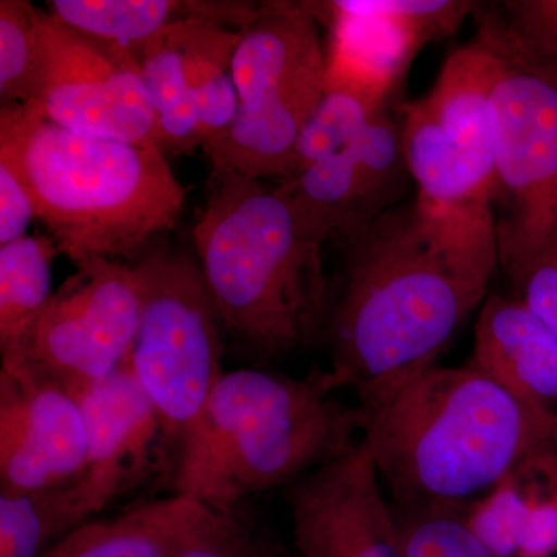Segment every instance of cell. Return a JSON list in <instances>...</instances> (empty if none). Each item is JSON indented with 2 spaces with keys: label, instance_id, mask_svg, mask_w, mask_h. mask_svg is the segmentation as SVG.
I'll use <instances>...</instances> for the list:
<instances>
[{
  "label": "cell",
  "instance_id": "obj_27",
  "mask_svg": "<svg viewBox=\"0 0 557 557\" xmlns=\"http://www.w3.org/2000/svg\"><path fill=\"white\" fill-rule=\"evenodd\" d=\"M530 502L512 478L505 479L485 500L469 509L468 520L475 536L494 557H518L525 533Z\"/></svg>",
  "mask_w": 557,
  "mask_h": 557
},
{
  "label": "cell",
  "instance_id": "obj_5",
  "mask_svg": "<svg viewBox=\"0 0 557 557\" xmlns=\"http://www.w3.org/2000/svg\"><path fill=\"white\" fill-rule=\"evenodd\" d=\"M336 391L330 370L317 368L304 379L223 372L178 450L172 491L230 512L343 456L361 440L364 417Z\"/></svg>",
  "mask_w": 557,
  "mask_h": 557
},
{
  "label": "cell",
  "instance_id": "obj_20",
  "mask_svg": "<svg viewBox=\"0 0 557 557\" xmlns=\"http://www.w3.org/2000/svg\"><path fill=\"white\" fill-rule=\"evenodd\" d=\"M90 519L76 483L39 493H0V557H42Z\"/></svg>",
  "mask_w": 557,
  "mask_h": 557
},
{
  "label": "cell",
  "instance_id": "obj_10",
  "mask_svg": "<svg viewBox=\"0 0 557 557\" xmlns=\"http://www.w3.org/2000/svg\"><path fill=\"white\" fill-rule=\"evenodd\" d=\"M139 317L134 265L91 259L53 293L20 348L0 358L22 359L79 394L129 361Z\"/></svg>",
  "mask_w": 557,
  "mask_h": 557
},
{
  "label": "cell",
  "instance_id": "obj_6",
  "mask_svg": "<svg viewBox=\"0 0 557 557\" xmlns=\"http://www.w3.org/2000/svg\"><path fill=\"white\" fill-rule=\"evenodd\" d=\"M327 60L310 2H263L231 61L239 113L203 146L211 175L287 178L300 131L325 91Z\"/></svg>",
  "mask_w": 557,
  "mask_h": 557
},
{
  "label": "cell",
  "instance_id": "obj_15",
  "mask_svg": "<svg viewBox=\"0 0 557 557\" xmlns=\"http://www.w3.org/2000/svg\"><path fill=\"white\" fill-rule=\"evenodd\" d=\"M410 180L401 116L386 108L346 148L281 183L329 240L346 242L403 203Z\"/></svg>",
  "mask_w": 557,
  "mask_h": 557
},
{
  "label": "cell",
  "instance_id": "obj_26",
  "mask_svg": "<svg viewBox=\"0 0 557 557\" xmlns=\"http://www.w3.org/2000/svg\"><path fill=\"white\" fill-rule=\"evenodd\" d=\"M392 511L405 557H494L469 525V508L392 505Z\"/></svg>",
  "mask_w": 557,
  "mask_h": 557
},
{
  "label": "cell",
  "instance_id": "obj_11",
  "mask_svg": "<svg viewBox=\"0 0 557 557\" xmlns=\"http://www.w3.org/2000/svg\"><path fill=\"white\" fill-rule=\"evenodd\" d=\"M44 79L36 106L65 129L159 146V121L131 47L83 35L47 11L36 14Z\"/></svg>",
  "mask_w": 557,
  "mask_h": 557
},
{
  "label": "cell",
  "instance_id": "obj_16",
  "mask_svg": "<svg viewBox=\"0 0 557 557\" xmlns=\"http://www.w3.org/2000/svg\"><path fill=\"white\" fill-rule=\"evenodd\" d=\"M78 397L89 450L76 485L95 518L153 475H168L171 482L174 456L166 432L129 361Z\"/></svg>",
  "mask_w": 557,
  "mask_h": 557
},
{
  "label": "cell",
  "instance_id": "obj_29",
  "mask_svg": "<svg viewBox=\"0 0 557 557\" xmlns=\"http://www.w3.org/2000/svg\"><path fill=\"white\" fill-rule=\"evenodd\" d=\"M175 557H281L256 528L244 518L240 508L226 512L203 536Z\"/></svg>",
  "mask_w": 557,
  "mask_h": 557
},
{
  "label": "cell",
  "instance_id": "obj_4",
  "mask_svg": "<svg viewBox=\"0 0 557 557\" xmlns=\"http://www.w3.org/2000/svg\"><path fill=\"white\" fill-rule=\"evenodd\" d=\"M0 163L21 180L60 255L138 262L177 225L188 189L157 146L65 129L36 104L0 108Z\"/></svg>",
  "mask_w": 557,
  "mask_h": 557
},
{
  "label": "cell",
  "instance_id": "obj_21",
  "mask_svg": "<svg viewBox=\"0 0 557 557\" xmlns=\"http://www.w3.org/2000/svg\"><path fill=\"white\" fill-rule=\"evenodd\" d=\"M143 78L159 121V146L164 153H189L201 146L193 98L183 79L182 49L174 21L134 47Z\"/></svg>",
  "mask_w": 557,
  "mask_h": 557
},
{
  "label": "cell",
  "instance_id": "obj_13",
  "mask_svg": "<svg viewBox=\"0 0 557 557\" xmlns=\"http://www.w3.org/2000/svg\"><path fill=\"white\" fill-rule=\"evenodd\" d=\"M89 435L79 397L22 359L0 366V493H39L78 482Z\"/></svg>",
  "mask_w": 557,
  "mask_h": 557
},
{
  "label": "cell",
  "instance_id": "obj_18",
  "mask_svg": "<svg viewBox=\"0 0 557 557\" xmlns=\"http://www.w3.org/2000/svg\"><path fill=\"white\" fill-rule=\"evenodd\" d=\"M223 515L226 512L172 493L110 518L87 520L42 557H175Z\"/></svg>",
  "mask_w": 557,
  "mask_h": 557
},
{
  "label": "cell",
  "instance_id": "obj_23",
  "mask_svg": "<svg viewBox=\"0 0 557 557\" xmlns=\"http://www.w3.org/2000/svg\"><path fill=\"white\" fill-rule=\"evenodd\" d=\"M478 35L557 78V0L491 3Z\"/></svg>",
  "mask_w": 557,
  "mask_h": 557
},
{
  "label": "cell",
  "instance_id": "obj_25",
  "mask_svg": "<svg viewBox=\"0 0 557 557\" xmlns=\"http://www.w3.org/2000/svg\"><path fill=\"white\" fill-rule=\"evenodd\" d=\"M388 106L369 100L355 91L325 89L317 109L300 131L288 175L284 180L298 177L311 164L346 148Z\"/></svg>",
  "mask_w": 557,
  "mask_h": 557
},
{
  "label": "cell",
  "instance_id": "obj_3",
  "mask_svg": "<svg viewBox=\"0 0 557 557\" xmlns=\"http://www.w3.org/2000/svg\"><path fill=\"white\" fill-rule=\"evenodd\" d=\"M362 417L361 440L398 507L467 508L557 448L556 424L471 366H432Z\"/></svg>",
  "mask_w": 557,
  "mask_h": 557
},
{
  "label": "cell",
  "instance_id": "obj_19",
  "mask_svg": "<svg viewBox=\"0 0 557 557\" xmlns=\"http://www.w3.org/2000/svg\"><path fill=\"white\" fill-rule=\"evenodd\" d=\"M49 236H25L0 247V357L13 354L53 296Z\"/></svg>",
  "mask_w": 557,
  "mask_h": 557
},
{
  "label": "cell",
  "instance_id": "obj_30",
  "mask_svg": "<svg viewBox=\"0 0 557 557\" xmlns=\"http://www.w3.org/2000/svg\"><path fill=\"white\" fill-rule=\"evenodd\" d=\"M36 219L30 194L7 164L0 163V247L27 236Z\"/></svg>",
  "mask_w": 557,
  "mask_h": 557
},
{
  "label": "cell",
  "instance_id": "obj_8",
  "mask_svg": "<svg viewBox=\"0 0 557 557\" xmlns=\"http://www.w3.org/2000/svg\"><path fill=\"white\" fill-rule=\"evenodd\" d=\"M498 64L496 50L475 36L450 54L426 97L399 106L406 161L421 203L493 209L491 94Z\"/></svg>",
  "mask_w": 557,
  "mask_h": 557
},
{
  "label": "cell",
  "instance_id": "obj_14",
  "mask_svg": "<svg viewBox=\"0 0 557 557\" xmlns=\"http://www.w3.org/2000/svg\"><path fill=\"white\" fill-rule=\"evenodd\" d=\"M298 557H405L391 502L368 446L285 487Z\"/></svg>",
  "mask_w": 557,
  "mask_h": 557
},
{
  "label": "cell",
  "instance_id": "obj_2",
  "mask_svg": "<svg viewBox=\"0 0 557 557\" xmlns=\"http://www.w3.org/2000/svg\"><path fill=\"white\" fill-rule=\"evenodd\" d=\"M193 242L231 336L265 358L288 357L324 336L329 237L284 183L211 175Z\"/></svg>",
  "mask_w": 557,
  "mask_h": 557
},
{
  "label": "cell",
  "instance_id": "obj_28",
  "mask_svg": "<svg viewBox=\"0 0 557 557\" xmlns=\"http://www.w3.org/2000/svg\"><path fill=\"white\" fill-rule=\"evenodd\" d=\"M508 281L512 298L520 300L557 335V228Z\"/></svg>",
  "mask_w": 557,
  "mask_h": 557
},
{
  "label": "cell",
  "instance_id": "obj_22",
  "mask_svg": "<svg viewBox=\"0 0 557 557\" xmlns=\"http://www.w3.org/2000/svg\"><path fill=\"white\" fill-rule=\"evenodd\" d=\"M47 13L83 35L134 49L189 10L172 0H50Z\"/></svg>",
  "mask_w": 557,
  "mask_h": 557
},
{
  "label": "cell",
  "instance_id": "obj_17",
  "mask_svg": "<svg viewBox=\"0 0 557 557\" xmlns=\"http://www.w3.org/2000/svg\"><path fill=\"white\" fill-rule=\"evenodd\" d=\"M468 366L557 426V335L520 300L487 296Z\"/></svg>",
  "mask_w": 557,
  "mask_h": 557
},
{
  "label": "cell",
  "instance_id": "obj_24",
  "mask_svg": "<svg viewBox=\"0 0 557 557\" xmlns=\"http://www.w3.org/2000/svg\"><path fill=\"white\" fill-rule=\"evenodd\" d=\"M38 9L27 0L0 2V101L3 106L36 104L44 79Z\"/></svg>",
  "mask_w": 557,
  "mask_h": 557
},
{
  "label": "cell",
  "instance_id": "obj_9",
  "mask_svg": "<svg viewBox=\"0 0 557 557\" xmlns=\"http://www.w3.org/2000/svg\"><path fill=\"white\" fill-rule=\"evenodd\" d=\"M482 39L500 60L491 94L493 211L509 278L557 228V78Z\"/></svg>",
  "mask_w": 557,
  "mask_h": 557
},
{
  "label": "cell",
  "instance_id": "obj_7",
  "mask_svg": "<svg viewBox=\"0 0 557 557\" xmlns=\"http://www.w3.org/2000/svg\"><path fill=\"white\" fill-rule=\"evenodd\" d=\"M132 265L141 317L129 366L159 412L175 465L225 372L222 322L196 256L156 244Z\"/></svg>",
  "mask_w": 557,
  "mask_h": 557
},
{
  "label": "cell",
  "instance_id": "obj_1",
  "mask_svg": "<svg viewBox=\"0 0 557 557\" xmlns=\"http://www.w3.org/2000/svg\"><path fill=\"white\" fill-rule=\"evenodd\" d=\"M343 247L324 329L329 370L368 412L435 366L486 298L496 219L493 209L432 208L416 197Z\"/></svg>",
  "mask_w": 557,
  "mask_h": 557
},
{
  "label": "cell",
  "instance_id": "obj_12",
  "mask_svg": "<svg viewBox=\"0 0 557 557\" xmlns=\"http://www.w3.org/2000/svg\"><path fill=\"white\" fill-rule=\"evenodd\" d=\"M330 36L325 89H346L380 104L424 44L454 35L478 3L465 0L310 2Z\"/></svg>",
  "mask_w": 557,
  "mask_h": 557
}]
</instances>
